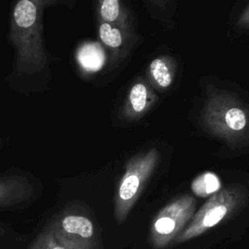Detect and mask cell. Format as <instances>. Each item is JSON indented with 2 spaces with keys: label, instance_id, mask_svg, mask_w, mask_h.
<instances>
[{
  "label": "cell",
  "instance_id": "obj_1",
  "mask_svg": "<svg viewBox=\"0 0 249 249\" xmlns=\"http://www.w3.org/2000/svg\"><path fill=\"white\" fill-rule=\"evenodd\" d=\"M201 123L229 145L238 146L249 140V107L231 92L215 90L209 94L201 112Z\"/></svg>",
  "mask_w": 249,
  "mask_h": 249
},
{
  "label": "cell",
  "instance_id": "obj_2",
  "mask_svg": "<svg viewBox=\"0 0 249 249\" xmlns=\"http://www.w3.org/2000/svg\"><path fill=\"white\" fill-rule=\"evenodd\" d=\"M248 201V191L240 184H231L212 195L195 212L189 224L173 244L194 239L241 210Z\"/></svg>",
  "mask_w": 249,
  "mask_h": 249
},
{
  "label": "cell",
  "instance_id": "obj_3",
  "mask_svg": "<svg viewBox=\"0 0 249 249\" xmlns=\"http://www.w3.org/2000/svg\"><path fill=\"white\" fill-rule=\"evenodd\" d=\"M158 157L157 151L151 149L134 156L126 163L116 198L115 217L119 224H122L126 219L142 194L147 181L156 167Z\"/></svg>",
  "mask_w": 249,
  "mask_h": 249
},
{
  "label": "cell",
  "instance_id": "obj_4",
  "mask_svg": "<svg viewBox=\"0 0 249 249\" xmlns=\"http://www.w3.org/2000/svg\"><path fill=\"white\" fill-rule=\"evenodd\" d=\"M196 211V199L189 195L181 196L161 208L154 217L149 242L155 249H164L173 244L186 228Z\"/></svg>",
  "mask_w": 249,
  "mask_h": 249
},
{
  "label": "cell",
  "instance_id": "obj_5",
  "mask_svg": "<svg viewBox=\"0 0 249 249\" xmlns=\"http://www.w3.org/2000/svg\"><path fill=\"white\" fill-rule=\"evenodd\" d=\"M52 231L66 249H100L92 222L80 215H68L58 221Z\"/></svg>",
  "mask_w": 249,
  "mask_h": 249
},
{
  "label": "cell",
  "instance_id": "obj_6",
  "mask_svg": "<svg viewBox=\"0 0 249 249\" xmlns=\"http://www.w3.org/2000/svg\"><path fill=\"white\" fill-rule=\"evenodd\" d=\"M78 60L86 70L97 71L104 64L105 54L99 45L87 44L80 49Z\"/></svg>",
  "mask_w": 249,
  "mask_h": 249
},
{
  "label": "cell",
  "instance_id": "obj_7",
  "mask_svg": "<svg viewBox=\"0 0 249 249\" xmlns=\"http://www.w3.org/2000/svg\"><path fill=\"white\" fill-rule=\"evenodd\" d=\"M16 22L20 27H30L36 19V7L28 0L18 2L14 11Z\"/></svg>",
  "mask_w": 249,
  "mask_h": 249
},
{
  "label": "cell",
  "instance_id": "obj_8",
  "mask_svg": "<svg viewBox=\"0 0 249 249\" xmlns=\"http://www.w3.org/2000/svg\"><path fill=\"white\" fill-rule=\"evenodd\" d=\"M150 73L156 83L161 88H167L172 83V76L166 62L161 58H156L150 63Z\"/></svg>",
  "mask_w": 249,
  "mask_h": 249
},
{
  "label": "cell",
  "instance_id": "obj_9",
  "mask_svg": "<svg viewBox=\"0 0 249 249\" xmlns=\"http://www.w3.org/2000/svg\"><path fill=\"white\" fill-rule=\"evenodd\" d=\"M220 187L218 178L212 173H205L200 177L196 178L193 185V191L197 194V196H207L216 192Z\"/></svg>",
  "mask_w": 249,
  "mask_h": 249
},
{
  "label": "cell",
  "instance_id": "obj_10",
  "mask_svg": "<svg viewBox=\"0 0 249 249\" xmlns=\"http://www.w3.org/2000/svg\"><path fill=\"white\" fill-rule=\"evenodd\" d=\"M148 102L147 88L142 83H137L132 86L129 91V103L135 113L143 112L146 109Z\"/></svg>",
  "mask_w": 249,
  "mask_h": 249
},
{
  "label": "cell",
  "instance_id": "obj_11",
  "mask_svg": "<svg viewBox=\"0 0 249 249\" xmlns=\"http://www.w3.org/2000/svg\"><path fill=\"white\" fill-rule=\"evenodd\" d=\"M28 249H66L55 238L52 229H48L41 232L36 239L30 244Z\"/></svg>",
  "mask_w": 249,
  "mask_h": 249
},
{
  "label": "cell",
  "instance_id": "obj_12",
  "mask_svg": "<svg viewBox=\"0 0 249 249\" xmlns=\"http://www.w3.org/2000/svg\"><path fill=\"white\" fill-rule=\"evenodd\" d=\"M99 36L102 42L111 48H118L123 43V36L118 28L112 27L109 23L103 22L99 27Z\"/></svg>",
  "mask_w": 249,
  "mask_h": 249
},
{
  "label": "cell",
  "instance_id": "obj_13",
  "mask_svg": "<svg viewBox=\"0 0 249 249\" xmlns=\"http://www.w3.org/2000/svg\"><path fill=\"white\" fill-rule=\"evenodd\" d=\"M100 14L102 18L108 23L115 21L120 15V3L118 0H104L101 3Z\"/></svg>",
  "mask_w": 249,
  "mask_h": 249
},
{
  "label": "cell",
  "instance_id": "obj_14",
  "mask_svg": "<svg viewBox=\"0 0 249 249\" xmlns=\"http://www.w3.org/2000/svg\"><path fill=\"white\" fill-rule=\"evenodd\" d=\"M239 22L242 23V24H249V8H248L247 11L242 15V17H241Z\"/></svg>",
  "mask_w": 249,
  "mask_h": 249
}]
</instances>
